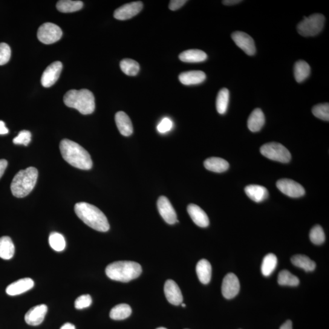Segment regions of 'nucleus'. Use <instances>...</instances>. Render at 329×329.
Listing matches in <instances>:
<instances>
[{"label":"nucleus","instance_id":"1","mask_svg":"<svg viewBox=\"0 0 329 329\" xmlns=\"http://www.w3.org/2000/svg\"><path fill=\"white\" fill-rule=\"evenodd\" d=\"M62 156L71 166L80 170H91L93 166L91 155L74 141L63 139L60 143Z\"/></svg>","mask_w":329,"mask_h":329},{"label":"nucleus","instance_id":"2","mask_svg":"<svg viewBox=\"0 0 329 329\" xmlns=\"http://www.w3.org/2000/svg\"><path fill=\"white\" fill-rule=\"evenodd\" d=\"M74 211L80 219L89 227L99 232H107L110 226L104 213L94 205L81 202L74 206Z\"/></svg>","mask_w":329,"mask_h":329},{"label":"nucleus","instance_id":"3","mask_svg":"<svg viewBox=\"0 0 329 329\" xmlns=\"http://www.w3.org/2000/svg\"><path fill=\"white\" fill-rule=\"evenodd\" d=\"M142 269L140 264L131 261H119L112 263L107 267L106 274L113 281L128 282L140 276Z\"/></svg>","mask_w":329,"mask_h":329},{"label":"nucleus","instance_id":"4","mask_svg":"<svg viewBox=\"0 0 329 329\" xmlns=\"http://www.w3.org/2000/svg\"><path fill=\"white\" fill-rule=\"evenodd\" d=\"M63 102L68 108L76 109L83 115L91 114L95 109L94 95L88 89L69 91L63 97Z\"/></svg>","mask_w":329,"mask_h":329},{"label":"nucleus","instance_id":"5","mask_svg":"<svg viewBox=\"0 0 329 329\" xmlns=\"http://www.w3.org/2000/svg\"><path fill=\"white\" fill-rule=\"evenodd\" d=\"M37 178L38 171L34 167L20 170L11 185L13 195L17 198H24L30 194L36 186Z\"/></svg>","mask_w":329,"mask_h":329},{"label":"nucleus","instance_id":"6","mask_svg":"<svg viewBox=\"0 0 329 329\" xmlns=\"http://www.w3.org/2000/svg\"><path fill=\"white\" fill-rule=\"evenodd\" d=\"M325 24V17L321 14H314L309 17H304L297 26V30L300 35L304 37H312L321 33Z\"/></svg>","mask_w":329,"mask_h":329},{"label":"nucleus","instance_id":"7","mask_svg":"<svg viewBox=\"0 0 329 329\" xmlns=\"http://www.w3.org/2000/svg\"><path fill=\"white\" fill-rule=\"evenodd\" d=\"M260 151L264 156L281 163L289 162L291 158L290 151L282 144L279 143L265 144L261 147Z\"/></svg>","mask_w":329,"mask_h":329},{"label":"nucleus","instance_id":"8","mask_svg":"<svg viewBox=\"0 0 329 329\" xmlns=\"http://www.w3.org/2000/svg\"><path fill=\"white\" fill-rule=\"evenodd\" d=\"M62 36V31L58 26L52 23H45L40 26L37 32L38 39L44 44H52L58 41Z\"/></svg>","mask_w":329,"mask_h":329},{"label":"nucleus","instance_id":"9","mask_svg":"<svg viewBox=\"0 0 329 329\" xmlns=\"http://www.w3.org/2000/svg\"><path fill=\"white\" fill-rule=\"evenodd\" d=\"M276 186L283 194L291 198L302 197L305 193V189L301 184L289 179H281L277 182Z\"/></svg>","mask_w":329,"mask_h":329},{"label":"nucleus","instance_id":"10","mask_svg":"<svg viewBox=\"0 0 329 329\" xmlns=\"http://www.w3.org/2000/svg\"><path fill=\"white\" fill-rule=\"evenodd\" d=\"M232 39L238 47L249 56H253L256 52L255 41L248 34L241 31H235L232 34Z\"/></svg>","mask_w":329,"mask_h":329},{"label":"nucleus","instance_id":"11","mask_svg":"<svg viewBox=\"0 0 329 329\" xmlns=\"http://www.w3.org/2000/svg\"><path fill=\"white\" fill-rule=\"evenodd\" d=\"M239 288L240 285L235 274L229 273L224 277L221 290L225 298L230 299L235 298L239 293Z\"/></svg>","mask_w":329,"mask_h":329},{"label":"nucleus","instance_id":"12","mask_svg":"<svg viewBox=\"0 0 329 329\" xmlns=\"http://www.w3.org/2000/svg\"><path fill=\"white\" fill-rule=\"evenodd\" d=\"M62 70V63L59 61L52 63L45 69L41 77V84L44 88H50L58 80Z\"/></svg>","mask_w":329,"mask_h":329},{"label":"nucleus","instance_id":"13","mask_svg":"<svg viewBox=\"0 0 329 329\" xmlns=\"http://www.w3.org/2000/svg\"><path fill=\"white\" fill-rule=\"evenodd\" d=\"M143 4L141 2H134L124 5L115 11V19L119 20H126L132 18L137 15L143 9Z\"/></svg>","mask_w":329,"mask_h":329},{"label":"nucleus","instance_id":"14","mask_svg":"<svg viewBox=\"0 0 329 329\" xmlns=\"http://www.w3.org/2000/svg\"><path fill=\"white\" fill-rule=\"evenodd\" d=\"M157 209L160 215L166 223L174 224L178 222L177 213L169 199L166 196H160L157 201Z\"/></svg>","mask_w":329,"mask_h":329},{"label":"nucleus","instance_id":"15","mask_svg":"<svg viewBox=\"0 0 329 329\" xmlns=\"http://www.w3.org/2000/svg\"><path fill=\"white\" fill-rule=\"evenodd\" d=\"M47 306L45 304L36 305L31 308L25 314V320L28 325L37 326L43 321L47 313Z\"/></svg>","mask_w":329,"mask_h":329},{"label":"nucleus","instance_id":"16","mask_svg":"<svg viewBox=\"0 0 329 329\" xmlns=\"http://www.w3.org/2000/svg\"><path fill=\"white\" fill-rule=\"evenodd\" d=\"M164 293L170 304L179 305L183 303V296L180 288L173 280H168L164 284Z\"/></svg>","mask_w":329,"mask_h":329},{"label":"nucleus","instance_id":"17","mask_svg":"<svg viewBox=\"0 0 329 329\" xmlns=\"http://www.w3.org/2000/svg\"><path fill=\"white\" fill-rule=\"evenodd\" d=\"M34 282L31 278H24L14 282L7 288V293L10 296L19 295L33 288Z\"/></svg>","mask_w":329,"mask_h":329},{"label":"nucleus","instance_id":"18","mask_svg":"<svg viewBox=\"0 0 329 329\" xmlns=\"http://www.w3.org/2000/svg\"><path fill=\"white\" fill-rule=\"evenodd\" d=\"M187 211L194 223L198 226L206 227L209 225V219L206 212L197 205L191 204L187 207Z\"/></svg>","mask_w":329,"mask_h":329},{"label":"nucleus","instance_id":"19","mask_svg":"<svg viewBox=\"0 0 329 329\" xmlns=\"http://www.w3.org/2000/svg\"><path fill=\"white\" fill-rule=\"evenodd\" d=\"M118 131L123 136L129 137L133 133V126L131 119L125 112H118L115 117Z\"/></svg>","mask_w":329,"mask_h":329},{"label":"nucleus","instance_id":"20","mask_svg":"<svg viewBox=\"0 0 329 329\" xmlns=\"http://www.w3.org/2000/svg\"><path fill=\"white\" fill-rule=\"evenodd\" d=\"M206 79V75L203 71L193 70L184 72L179 76V79L184 85L192 86L200 85Z\"/></svg>","mask_w":329,"mask_h":329},{"label":"nucleus","instance_id":"21","mask_svg":"<svg viewBox=\"0 0 329 329\" xmlns=\"http://www.w3.org/2000/svg\"><path fill=\"white\" fill-rule=\"evenodd\" d=\"M244 192L251 200L256 203H261L265 201L269 195L268 190L265 187L259 185H250L244 189Z\"/></svg>","mask_w":329,"mask_h":329},{"label":"nucleus","instance_id":"22","mask_svg":"<svg viewBox=\"0 0 329 329\" xmlns=\"http://www.w3.org/2000/svg\"><path fill=\"white\" fill-rule=\"evenodd\" d=\"M265 118L264 112L261 109L254 110L248 120V129L251 132H256L261 131L264 126Z\"/></svg>","mask_w":329,"mask_h":329},{"label":"nucleus","instance_id":"23","mask_svg":"<svg viewBox=\"0 0 329 329\" xmlns=\"http://www.w3.org/2000/svg\"><path fill=\"white\" fill-rule=\"evenodd\" d=\"M196 271L202 284H209L212 277V266L209 261L206 259H202L199 261L196 265Z\"/></svg>","mask_w":329,"mask_h":329},{"label":"nucleus","instance_id":"24","mask_svg":"<svg viewBox=\"0 0 329 329\" xmlns=\"http://www.w3.org/2000/svg\"><path fill=\"white\" fill-rule=\"evenodd\" d=\"M179 58L184 62L198 63L205 61L207 59V55L203 51L195 49L183 51Z\"/></svg>","mask_w":329,"mask_h":329},{"label":"nucleus","instance_id":"25","mask_svg":"<svg viewBox=\"0 0 329 329\" xmlns=\"http://www.w3.org/2000/svg\"><path fill=\"white\" fill-rule=\"evenodd\" d=\"M204 167L210 172L223 173L229 168V164L226 160L219 157H210L205 160Z\"/></svg>","mask_w":329,"mask_h":329},{"label":"nucleus","instance_id":"26","mask_svg":"<svg viewBox=\"0 0 329 329\" xmlns=\"http://www.w3.org/2000/svg\"><path fill=\"white\" fill-rule=\"evenodd\" d=\"M15 253V246L10 236H5L0 238V258L10 260L13 258Z\"/></svg>","mask_w":329,"mask_h":329},{"label":"nucleus","instance_id":"27","mask_svg":"<svg viewBox=\"0 0 329 329\" xmlns=\"http://www.w3.org/2000/svg\"><path fill=\"white\" fill-rule=\"evenodd\" d=\"M310 67L304 60L296 62L294 67V77L297 82L300 83L307 78L310 74Z\"/></svg>","mask_w":329,"mask_h":329},{"label":"nucleus","instance_id":"28","mask_svg":"<svg viewBox=\"0 0 329 329\" xmlns=\"http://www.w3.org/2000/svg\"><path fill=\"white\" fill-rule=\"evenodd\" d=\"M291 261L294 266L301 268L306 272L313 271L316 268L315 262L304 255L294 256L291 258Z\"/></svg>","mask_w":329,"mask_h":329},{"label":"nucleus","instance_id":"29","mask_svg":"<svg viewBox=\"0 0 329 329\" xmlns=\"http://www.w3.org/2000/svg\"><path fill=\"white\" fill-rule=\"evenodd\" d=\"M132 309L131 307L126 304H121L115 306L110 312V317L114 320H123L131 315Z\"/></svg>","mask_w":329,"mask_h":329},{"label":"nucleus","instance_id":"30","mask_svg":"<svg viewBox=\"0 0 329 329\" xmlns=\"http://www.w3.org/2000/svg\"><path fill=\"white\" fill-rule=\"evenodd\" d=\"M83 7V3L80 1L61 0L57 2L56 8L60 12L69 13L78 11Z\"/></svg>","mask_w":329,"mask_h":329},{"label":"nucleus","instance_id":"31","mask_svg":"<svg viewBox=\"0 0 329 329\" xmlns=\"http://www.w3.org/2000/svg\"><path fill=\"white\" fill-rule=\"evenodd\" d=\"M229 102V91L227 89L223 88L218 92L216 98V109L219 114L226 113Z\"/></svg>","mask_w":329,"mask_h":329},{"label":"nucleus","instance_id":"32","mask_svg":"<svg viewBox=\"0 0 329 329\" xmlns=\"http://www.w3.org/2000/svg\"><path fill=\"white\" fill-rule=\"evenodd\" d=\"M278 265V259L273 254H268L263 260L262 273L263 275L268 277L273 273Z\"/></svg>","mask_w":329,"mask_h":329},{"label":"nucleus","instance_id":"33","mask_svg":"<svg viewBox=\"0 0 329 329\" xmlns=\"http://www.w3.org/2000/svg\"><path fill=\"white\" fill-rule=\"evenodd\" d=\"M120 68L123 73L128 76H134L140 70V65L133 59H125L120 62Z\"/></svg>","mask_w":329,"mask_h":329},{"label":"nucleus","instance_id":"34","mask_svg":"<svg viewBox=\"0 0 329 329\" xmlns=\"http://www.w3.org/2000/svg\"><path fill=\"white\" fill-rule=\"evenodd\" d=\"M278 281L279 285H287V286L296 287L299 284L298 277L293 275L290 271L283 270L279 273Z\"/></svg>","mask_w":329,"mask_h":329},{"label":"nucleus","instance_id":"35","mask_svg":"<svg viewBox=\"0 0 329 329\" xmlns=\"http://www.w3.org/2000/svg\"><path fill=\"white\" fill-rule=\"evenodd\" d=\"M49 243L52 249L57 252H61L65 250L66 246L64 236L57 232L51 233L49 236Z\"/></svg>","mask_w":329,"mask_h":329},{"label":"nucleus","instance_id":"36","mask_svg":"<svg viewBox=\"0 0 329 329\" xmlns=\"http://www.w3.org/2000/svg\"><path fill=\"white\" fill-rule=\"evenodd\" d=\"M310 239L314 244H321L325 241V236L324 230L319 225H316L311 229Z\"/></svg>","mask_w":329,"mask_h":329},{"label":"nucleus","instance_id":"37","mask_svg":"<svg viewBox=\"0 0 329 329\" xmlns=\"http://www.w3.org/2000/svg\"><path fill=\"white\" fill-rule=\"evenodd\" d=\"M312 113L317 118L322 120L329 121L328 103L319 104L314 106L312 109Z\"/></svg>","mask_w":329,"mask_h":329},{"label":"nucleus","instance_id":"38","mask_svg":"<svg viewBox=\"0 0 329 329\" xmlns=\"http://www.w3.org/2000/svg\"><path fill=\"white\" fill-rule=\"evenodd\" d=\"M31 140V134L27 130H24L19 132L16 138H14L13 143L16 145L28 146Z\"/></svg>","mask_w":329,"mask_h":329},{"label":"nucleus","instance_id":"39","mask_svg":"<svg viewBox=\"0 0 329 329\" xmlns=\"http://www.w3.org/2000/svg\"><path fill=\"white\" fill-rule=\"evenodd\" d=\"M11 50L7 43H0V65H5L10 61Z\"/></svg>","mask_w":329,"mask_h":329},{"label":"nucleus","instance_id":"40","mask_svg":"<svg viewBox=\"0 0 329 329\" xmlns=\"http://www.w3.org/2000/svg\"><path fill=\"white\" fill-rule=\"evenodd\" d=\"M92 303L91 296L89 294L80 296L76 299L74 302L75 308L77 310L90 307Z\"/></svg>","mask_w":329,"mask_h":329},{"label":"nucleus","instance_id":"41","mask_svg":"<svg viewBox=\"0 0 329 329\" xmlns=\"http://www.w3.org/2000/svg\"><path fill=\"white\" fill-rule=\"evenodd\" d=\"M173 124L172 121L169 118H164L157 126V131L160 133L164 134L169 132L173 128Z\"/></svg>","mask_w":329,"mask_h":329},{"label":"nucleus","instance_id":"42","mask_svg":"<svg viewBox=\"0 0 329 329\" xmlns=\"http://www.w3.org/2000/svg\"><path fill=\"white\" fill-rule=\"evenodd\" d=\"M187 2L186 0H172L170 3L169 9L172 11H177L183 7Z\"/></svg>","mask_w":329,"mask_h":329},{"label":"nucleus","instance_id":"43","mask_svg":"<svg viewBox=\"0 0 329 329\" xmlns=\"http://www.w3.org/2000/svg\"><path fill=\"white\" fill-rule=\"evenodd\" d=\"M8 167V161L5 159H0V179L4 175L6 169Z\"/></svg>","mask_w":329,"mask_h":329},{"label":"nucleus","instance_id":"44","mask_svg":"<svg viewBox=\"0 0 329 329\" xmlns=\"http://www.w3.org/2000/svg\"><path fill=\"white\" fill-rule=\"evenodd\" d=\"M9 130L6 127L5 123L3 121H0V135L8 134Z\"/></svg>","mask_w":329,"mask_h":329},{"label":"nucleus","instance_id":"45","mask_svg":"<svg viewBox=\"0 0 329 329\" xmlns=\"http://www.w3.org/2000/svg\"><path fill=\"white\" fill-rule=\"evenodd\" d=\"M241 2L240 0H225V1H223V4L225 5L232 6L238 4Z\"/></svg>","mask_w":329,"mask_h":329},{"label":"nucleus","instance_id":"46","mask_svg":"<svg viewBox=\"0 0 329 329\" xmlns=\"http://www.w3.org/2000/svg\"><path fill=\"white\" fill-rule=\"evenodd\" d=\"M280 329H293L292 322L290 320H288L281 326Z\"/></svg>","mask_w":329,"mask_h":329},{"label":"nucleus","instance_id":"47","mask_svg":"<svg viewBox=\"0 0 329 329\" xmlns=\"http://www.w3.org/2000/svg\"><path fill=\"white\" fill-rule=\"evenodd\" d=\"M60 329H76V327H75L73 324H71V323L67 322L63 324Z\"/></svg>","mask_w":329,"mask_h":329},{"label":"nucleus","instance_id":"48","mask_svg":"<svg viewBox=\"0 0 329 329\" xmlns=\"http://www.w3.org/2000/svg\"><path fill=\"white\" fill-rule=\"evenodd\" d=\"M181 304H182V306H183V307H186V304H183V303H182Z\"/></svg>","mask_w":329,"mask_h":329},{"label":"nucleus","instance_id":"49","mask_svg":"<svg viewBox=\"0 0 329 329\" xmlns=\"http://www.w3.org/2000/svg\"><path fill=\"white\" fill-rule=\"evenodd\" d=\"M156 329H167V328H164V327H158V328H157Z\"/></svg>","mask_w":329,"mask_h":329}]
</instances>
